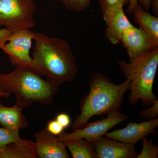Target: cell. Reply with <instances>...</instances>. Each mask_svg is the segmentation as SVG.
<instances>
[{
    "mask_svg": "<svg viewBox=\"0 0 158 158\" xmlns=\"http://www.w3.org/2000/svg\"><path fill=\"white\" fill-rule=\"evenodd\" d=\"M34 40L31 68L61 85L75 79L76 59L67 41L40 33H35Z\"/></svg>",
    "mask_w": 158,
    "mask_h": 158,
    "instance_id": "obj_1",
    "label": "cell"
},
{
    "mask_svg": "<svg viewBox=\"0 0 158 158\" xmlns=\"http://www.w3.org/2000/svg\"><path fill=\"white\" fill-rule=\"evenodd\" d=\"M61 84L44 80L30 67H19L8 73H0V87L5 92L14 94L15 104L28 107L34 102L49 106L59 90Z\"/></svg>",
    "mask_w": 158,
    "mask_h": 158,
    "instance_id": "obj_2",
    "label": "cell"
},
{
    "mask_svg": "<svg viewBox=\"0 0 158 158\" xmlns=\"http://www.w3.org/2000/svg\"><path fill=\"white\" fill-rule=\"evenodd\" d=\"M89 91L80 104V113L72 125L73 131L85 127L94 116L108 114L121 108L126 92L130 90V81L127 79L116 85L99 73H94L89 83Z\"/></svg>",
    "mask_w": 158,
    "mask_h": 158,
    "instance_id": "obj_3",
    "label": "cell"
},
{
    "mask_svg": "<svg viewBox=\"0 0 158 158\" xmlns=\"http://www.w3.org/2000/svg\"><path fill=\"white\" fill-rule=\"evenodd\" d=\"M118 64L130 81V104L136 105L141 100L143 104L151 106L157 99L153 92V85L158 66V48L129 62L119 61Z\"/></svg>",
    "mask_w": 158,
    "mask_h": 158,
    "instance_id": "obj_4",
    "label": "cell"
},
{
    "mask_svg": "<svg viewBox=\"0 0 158 158\" xmlns=\"http://www.w3.org/2000/svg\"><path fill=\"white\" fill-rule=\"evenodd\" d=\"M34 0H0V27L12 32L36 26Z\"/></svg>",
    "mask_w": 158,
    "mask_h": 158,
    "instance_id": "obj_5",
    "label": "cell"
},
{
    "mask_svg": "<svg viewBox=\"0 0 158 158\" xmlns=\"http://www.w3.org/2000/svg\"><path fill=\"white\" fill-rule=\"evenodd\" d=\"M35 35V32L29 28L19 29L10 34L2 50L9 56L12 65L31 68L32 58L30 50Z\"/></svg>",
    "mask_w": 158,
    "mask_h": 158,
    "instance_id": "obj_6",
    "label": "cell"
},
{
    "mask_svg": "<svg viewBox=\"0 0 158 158\" xmlns=\"http://www.w3.org/2000/svg\"><path fill=\"white\" fill-rule=\"evenodd\" d=\"M129 118V116L122 113L119 110H114L108 113L105 119L94 122H88L85 127L73 131L71 133L62 132L59 136V140L83 138L88 141L105 135L110 129Z\"/></svg>",
    "mask_w": 158,
    "mask_h": 158,
    "instance_id": "obj_7",
    "label": "cell"
},
{
    "mask_svg": "<svg viewBox=\"0 0 158 158\" xmlns=\"http://www.w3.org/2000/svg\"><path fill=\"white\" fill-rule=\"evenodd\" d=\"M93 144L96 158H137L135 145L104 136L89 141Z\"/></svg>",
    "mask_w": 158,
    "mask_h": 158,
    "instance_id": "obj_8",
    "label": "cell"
},
{
    "mask_svg": "<svg viewBox=\"0 0 158 158\" xmlns=\"http://www.w3.org/2000/svg\"><path fill=\"white\" fill-rule=\"evenodd\" d=\"M158 126V118L139 123H131L125 127L107 133L105 136L110 139L135 145L148 135L156 133Z\"/></svg>",
    "mask_w": 158,
    "mask_h": 158,
    "instance_id": "obj_9",
    "label": "cell"
},
{
    "mask_svg": "<svg viewBox=\"0 0 158 158\" xmlns=\"http://www.w3.org/2000/svg\"><path fill=\"white\" fill-rule=\"evenodd\" d=\"M37 158H69L63 141L49 132L46 128L34 134Z\"/></svg>",
    "mask_w": 158,
    "mask_h": 158,
    "instance_id": "obj_10",
    "label": "cell"
},
{
    "mask_svg": "<svg viewBox=\"0 0 158 158\" xmlns=\"http://www.w3.org/2000/svg\"><path fill=\"white\" fill-rule=\"evenodd\" d=\"M121 42L127 51L130 60L153 49L147 34L141 28L132 26L124 31Z\"/></svg>",
    "mask_w": 158,
    "mask_h": 158,
    "instance_id": "obj_11",
    "label": "cell"
},
{
    "mask_svg": "<svg viewBox=\"0 0 158 158\" xmlns=\"http://www.w3.org/2000/svg\"><path fill=\"white\" fill-rule=\"evenodd\" d=\"M135 22L147 34L153 48H158V17L152 15L138 4L132 10Z\"/></svg>",
    "mask_w": 158,
    "mask_h": 158,
    "instance_id": "obj_12",
    "label": "cell"
},
{
    "mask_svg": "<svg viewBox=\"0 0 158 158\" xmlns=\"http://www.w3.org/2000/svg\"><path fill=\"white\" fill-rule=\"evenodd\" d=\"M133 26L125 14L123 7H120L109 19L105 36L112 44H118L121 42L124 31Z\"/></svg>",
    "mask_w": 158,
    "mask_h": 158,
    "instance_id": "obj_13",
    "label": "cell"
},
{
    "mask_svg": "<svg viewBox=\"0 0 158 158\" xmlns=\"http://www.w3.org/2000/svg\"><path fill=\"white\" fill-rule=\"evenodd\" d=\"M23 110L15 104L13 106L7 107L0 102V124L9 129L26 128L28 121L23 114Z\"/></svg>",
    "mask_w": 158,
    "mask_h": 158,
    "instance_id": "obj_14",
    "label": "cell"
},
{
    "mask_svg": "<svg viewBox=\"0 0 158 158\" xmlns=\"http://www.w3.org/2000/svg\"><path fill=\"white\" fill-rule=\"evenodd\" d=\"M37 158L35 142L21 139L0 148V158Z\"/></svg>",
    "mask_w": 158,
    "mask_h": 158,
    "instance_id": "obj_15",
    "label": "cell"
},
{
    "mask_svg": "<svg viewBox=\"0 0 158 158\" xmlns=\"http://www.w3.org/2000/svg\"><path fill=\"white\" fill-rule=\"evenodd\" d=\"M73 158H96L94 147L90 141L83 138L63 141Z\"/></svg>",
    "mask_w": 158,
    "mask_h": 158,
    "instance_id": "obj_16",
    "label": "cell"
},
{
    "mask_svg": "<svg viewBox=\"0 0 158 158\" xmlns=\"http://www.w3.org/2000/svg\"><path fill=\"white\" fill-rule=\"evenodd\" d=\"M101 7L103 17L106 24L112 15L118 9L128 3L129 0H98Z\"/></svg>",
    "mask_w": 158,
    "mask_h": 158,
    "instance_id": "obj_17",
    "label": "cell"
},
{
    "mask_svg": "<svg viewBox=\"0 0 158 158\" xmlns=\"http://www.w3.org/2000/svg\"><path fill=\"white\" fill-rule=\"evenodd\" d=\"M19 131V130L0 127V148L10 143L20 141L22 138L20 137Z\"/></svg>",
    "mask_w": 158,
    "mask_h": 158,
    "instance_id": "obj_18",
    "label": "cell"
},
{
    "mask_svg": "<svg viewBox=\"0 0 158 158\" xmlns=\"http://www.w3.org/2000/svg\"><path fill=\"white\" fill-rule=\"evenodd\" d=\"M143 147L142 150L137 158H157L158 147L155 145L152 140H147L145 138L142 139Z\"/></svg>",
    "mask_w": 158,
    "mask_h": 158,
    "instance_id": "obj_19",
    "label": "cell"
},
{
    "mask_svg": "<svg viewBox=\"0 0 158 158\" xmlns=\"http://www.w3.org/2000/svg\"><path fill=\"white\" fill-rule=\"evenodd\" d=\"M70 11H84L90 6L93 0H58Z\"/></svg>",
    "mask_w": 158,
    "mask_h": 158,
    "instance_id": "obj_20",
    "label": "cell"
},
{
    "mask_svg": "<svg viewBox=\"0 0 158 158\" xmlns=\"http://www.w3.org/2000/svg\"><path fill=\"white\" fill-rule=\"evenodd\" d=\"M152 106L145 110H141L139 113V116L146 120L155 119L158 116V101L156 100L151 105Z\"/></svg>",
    "mask_w": 158,
    "mask_h": 158,
    "instance_id": "obj_21",
    "label": "cell"
},
{
    "mask_svg": "<svg viewBox=\"0 0 158 158\" xmlns=\"http://www.w3.org/2000/svg\"><path fill=\"white\" fill-rule=\"evenodd\" d=\"M151 1V0H129L128 7L127 9V12L129 14H131L132 10L138 4L141 5L144 10L148 11L150 8Z\"/></svg>",
    "mask_w": 158,
    "mask_h": 158,
    "instance_id": "obj_22",
    "label": "cell"
},
{
    "mask_svg": "<svg viewBox=\"0 0 158 158\" xmlns=\"http://www.w3.org/2000/svg\"><path fill=\"white\" fill-rule=\"evenodd\" d=\"M46 128L49 132L56 136L61 134L64 129V127H62L56 119L50 121Z\"/></svg>",
    "mask_w": 158,
    "mask_h": 158,
    "instance_id": "obj_23",
    "label": "cell"
},
{
    "mask_svg": "<svg viewBox=\"0 0 158 158\" xmlns=\"http://www.w3.org/2000/svg\"><path fill=\"white\" fill-rule=\"evenodd\" d=\"M12 31L4 28L0 29V49H2L3 47L8 41L10 34Z\"/></svg>",
    "mask_w": 158,
    "mask_h": 158,
    "instance_id": "obj_24",
    "label": "cell"
},
{
    "mask_svg": "<svg viewBox=\"0 0 158 158\" xmlns=\"http://www.w3.org/2000/svg\"><path fill=\"white\" fill-rule=\"evenodd\" d=\"M56 120L65 129L68 127L70 124L71 120L69 116L66 113H60L57 115Z\"/></svg>",
    "mask_w": 158,
    "mask_h": 158,
    "instance_id": "obj_25",
    "label": "cell"
},
{
    "mask_svg": "<svg viewBox=\"0 0 158 158\" xmlns=\"http://www.w3.org/2000/svg\"><path fill=\"white\" fill-rule=\"evenodd\" d=\"M152 7V10L156 16L158 15V0H151L150 3V8Z\"/></svg>",
    "mask_w": 158,
    "mask_h": 158,
    "instance_id": "obj_26",
    "label": "cell"
},
{
    "mask_svg": "<svg viewBox=\"0 0 158 158\" xmlns=\"http://www.w3.org/2000/svg\"><path fill=\"white\" fill-rule=\"evenodd\" d=\"M11 94L8 93V92H5L0 87V98H9L11 96Z\"/></svg>",
    "mask_w": 158,
    "mask_h": 158,
    "instance_id": "obj_27",
    "label": "cell"
}]
</instances>
